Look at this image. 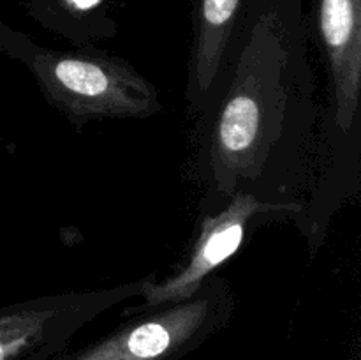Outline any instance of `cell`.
I'll return each instance as SVG.
<instances>
[{
    "label": "cell",
    "mask_w": 361,
    "mask_h": 360,
    "mask_svg": "<svg viewBox=\"0 0 361 360\" xmlns=\"http://www.w3.org/2000/svg\"><path fill=\"white\" fill-rule=\"evenodd\" d=\"M323 99L302 0H252L224 67L192 116L187 176L197 212L236 193L305 208L319 162Z\"/></svg>",
    "instance_id": "obj_1"
},
{
    "label": "cell",
    "mask_w": 361,
    "mask_h": 360,
    "mask_svg": "<svg viewBox=\"0 0 361 360\" xmlns=\"http://www.w3.org/2000/svg\"><path fill=\"white\" fill-rule=\"evenodd\" d=\"M302 207L268 203L252 194L236 193L224 207L200 214L196 239L183 260L162 281L157 277L147 286L141 302L123 311V318L143 313L162 304L182 302L192 296L210 275L217 274L261 226L275 221H291L298 226Z\"/></svg>",
    "instance_id": "obj_4"
},
{
    "label": "cell",
    "mask_w": 361,
    "mask_h": 360,
    "mask_svg": "<svg viewBox=\"0 0 361 360\" xmlns=\"http://www.w3.org/2000/svg\"><path fill=\"white\" fill-rule=\"evenodd\" d=\"M235 309V292L217 272L187 300L126 316L102 337L37 360H182L219 334Z\"/></svg>",
    "instance_id": "obj_3"
},
{
    "label": "cell",
    "mask_w": 361,
    "mask_h": 360,
    "mask_svg": "<svg viewBox=\"0 0 361 360\" xmlns=\"http://www.w3.org/2000/svg\"><path fill=\"white\" fill-rule=\"evenodd\" d=\"M155 277L152 272L109 288L49 293L0 306V360H37L60 353L102 313L143 295Z\"/></svg>",
    "instance_id": "obj_5"
},
{
    "label": "cell",
    "mask_w": 361,
    "mask_h": 360,
    "mask_svg": "<svg viewBox=\"0 0 361 360\" xmlns=\"http://www.w3.org/2000/svg\"><path fill=\"white\" fill-rule=\"evenodd\" d=\"M0 49L34 76L46 102L76 131L99 120H140L162 112L155 85L122 56L92 46L46 48L2 23Z\"/></svg>",
    "instance_id": "obj_2"
},
{
    "label": "cell",
    "mask_w": 361,
    "mask_h": 360,
    "mask_svg": "<svg viewBox=\"0 0 361 360\" xmlns=\"http://www.w3.org/2000/svg\"><path fill=\"white\" fill-rule=\"evenodd\" d=\"M355 360H361V359H360V355H356V359H355Z\"/></svg>",
    "instance_id": "obj_6"
}]
</instances>
